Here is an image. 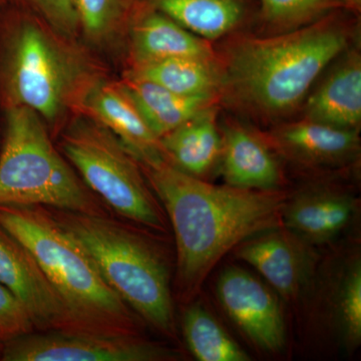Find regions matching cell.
I'll use <instances>...</instances> for the list:
<instances>
[{
    "mask_svg": "<svg viewBox=\"0 0 361 361\" xmlns=\"http://www.w3.org/2000/svg\"><path fill=\"white\" fill-rule=\"evenodd\" d=\"M174 230L178 286L192 293L227 252L281 227L285 194L216 186L165 158L137 161Z\"/></svg>",
    "mask_w": 361,
    "mask_h": 361,
    "instance_id": "6da1fadb",
    "label": "cell"
},
{
    "mask_svg": "<svg viewBox=\"0 0 361 361\" xmlns=\"http://www.w3.org/2000/svg\"><path fill=\"white\" fill-rule=\"evenodd\" d=\"M324 18L276 37L241 40L230 51L223 85L258 115L290 113L324 68L348 49L346 30Z\"/></svg>",
    "mask_w": 361,
    "mask_h": 361,
    "instance_id": "7a4b0ae2",
    "label": "cell"
},
{
    "mask_svg": "<svg viewBox=\"0 0 361 361\" xmlns=\"http://www.w3.org/2000/svg\"><path fill=\"white\" fill-rule=\"evenodd\" d=\"M0 227L32 254L78 322L92 332L139 334L135 313L47 207L0 205Z\"/></svg>",
    "mask_w": 361,
    "mask_h": 361,
    "instance_id": "3957f363",
    "label": "cell"
},
{
    "mask_svg": "<svg viewBox=\"0 0 361 361\" xmlns=\"http://www.w3.org/2000/svg\"><path fill=\"white\" fill-rule=\"evenodd\" d=\"M49 209L82 244L106 283L130 310L161 334L174 336L168 270L155 247L110 215Z\"/></svg>",
    "mask_w": 361,
    "mask_h": 361,
    "instance_id": "277c9868",
    "label": "cell"
},
{
    "mask_svg": "<svg viewBox=\"0 0 361 361\" xmlns=\"http://www.w3.org/2000/svg\"><path fill=\"white\" fill-rule=\"evenodd\" d=\"M0 205H37L87 215L108 209L78 179L35 111L13 104L0 155Z\"/></svg>",
    "mask_w": 361,
    "mask_h": 361,
    "instance_id": "5b68a950",
    "label": "cell"
},
{
    "mask_svg": "<svg viewBox=\"0 0 361 361\" xmlns=\"http://www.w3.org/2000/svg\"><path fill=\"white\" fill-rule=\"evenodd\" d=\"M61 146L85 185L109 209L149 229L165 231L160 206L139 163L113 133L80 121L63 134Z\"/></svg>",
    "mask_w": 361,
    "mask_h": 361,
    "instance_id": "8992f818",
    "label": "cell"
},
{
    "mask_svg": "<svg viewBox=\"0 0 361 361\" xmlns=\"http://www.w3.org/2000/svg\"><path fill=\"white\" fill-rule=\"evenodd\" d=\"M169 348L139 334L92 331H32L2 346V361H166Z\"/></svg>",
    "mask_w": 361,
    "mask_h": 361,
    "instance_id": "52a82bcc",
    "label": "cell"
},
{
    "mask_svg": "<svg viewBox=\"0 0 361 361\" xmlns=\"http://www.w3.org/2000/svg\"><path fill=\"white\" fill-rule=\"evenodd\" d=\"M71 75L68 63L47 35L30 23L14 37L8 63L13 104L54 122L63 109Z\"/></svg>",
    "mask_w": 361,
    "mask_h": 361,
    "instance_id": "ba28073f",
    "label": "cell"
},
{
    "mask_svg": "<svg viewBox=\"0 0 361 361\" xmlns=\"http://www.w3.org/2000/svg\"><path fill=\"white\" fill-rule=\"evenodd\" d=\"M0 283L20 301L35 331H89L71 313L32 254L2 227Z\"/></svg>",
    "mask_w": 361,
    "mask_h": 361,
    "instance_id": "9c48e42d",
    "label": "cell"
},
{
    "mask_svg": "<svg viewBox=\"0 0 361 361\" xmlns=\"http://www.w3.org/2000/svg\"><path fill=\"white\" fill-rule=\"evenodd\" d=\"M217 294L227 314L256 345L267 351L283 348L281 307L262 282L240 268H227L218 280Z\"/></svg>",
    "mask_w": 361,
    "mask_h": 361,
    "instance_id": "30bf717a",
    "label": "cell"
},
{
    "mask_svg": "<svg viewBox=\"0 0 361 361\" xmlns=\"http://www.w3.org/2000/svg\"><path fill=\"white\" fill-rule=\"evenodd\" d=\"M279 229L246 240L237 246L236 255L256 268L282 296L293 298L310 278L312 253L307 242Z\"/></svg>",
    "mask_w": 361,
    "mask_h": 361,
    "instance_id": "8fae6325",
    "label": "cell"
},
{
    "mask_svg": "<svg viewBox=\"0 0 361 361\" xmlns=\"http://www.w3.org/2000/svg\"><path fill=\"white\" fill-rule=\"evenodd\" d=\"M221 173L229 186L277 190L281 172L276 159L257 135L241 126H229L222 135Z\"/></svg>",
    "mask_w": 361,
    "mask_h": 361,
    "instance_id": "7c38bea8",
    "label": "cell"
},
{
    "mask_svg": "<svg viewBox=\"0 0 361 361\" xmlns=\"http://www.w3.org/2000/svg\"><path fill=\"white\" fill-rule=\"evenodd\" d=\"M85 106L113 133L137 161L165 157L160 141L121 89L97 85L87 92Z\"/></svg>",
    "mask_w": 361,
    "mask_h": 361,
    "instance_id": "4fadbf2b",
    "label": "cell"
},
{
    "mask_svg": "<svg viewBox=\"0 0 361 361\" xmlns=\"http://www.w3.org/2000/svg\"><path fill=\"white\" fill-rule=\"evenodd\" d=\"M305 118L357 130L361 122V59L357 52L348 54L308 99Z\"/></svg>",
    "mask_w": 361,
    "mask_h": 361,
    "instance_id": "5bb4252c",
    "label": "cell"
},
{
    "mask_svg": "<svg viewBox=\"0 0 361 361\" xmlns=\"http://www.w3.org/2000/svg\"><path fill=\"white\" fill-rule=\"evenodd\" d=\"M275 142L292 159L314 166H332L349 161L357 154V130L341 129L303 120L279 128Z\"/></svg>",
    "mask_w": 361,
    "mask_h": 361,
    "instance_id": "9a60e30c",
    "label": "cell"
},
{
    "mask_svg": "<svg viewBox=\"0 0 361 361\" xmlns=\"http://www.w3.org/2000/svg\"><path fill=\"white\" fill-rule=\"evenodd\" d=\"M348 195L331 191L310 192L286 201L281 224L303 241L323 243L337 236L355 214Z\"/></svg>",
    "mask_w": 361,
    "mask_h": 361,
    "instance_id": "2e32d148",
    "label": "cell"
},
{
    "mask_svg": "<svg viewBox=\"0 0 361 361\" xmlns=\"http://www.w3.org/2000/svg\"><path fill=\"white\" fill-rule=\"evenodd\" d=\"M132 49L135 66L174 58L214 59L206 39L149 6L133 28Z\"/></svg>",
    "mask_w": 361,
    "mask_h": 361,
    "instance_id": "e0dca14e",
    "label": "cell"
},
{
    "mask_svg": "<svg viewBox=\"0 0 361 361\" xmlns=\"http://www.w3.org/2000/svg\"><path fill=\"white\" fill-rule=\"evenodd\" d=\"M158 139L214 106L216 94L185 96L160 85L128 78L120 87Z\"/></svg>",
    "mask_w": 361,
    "mask_h": 361,
    "instance_id": "ac0fdd59",
    "label": "cell"
},
{
    "mask_svg": "<svg viewBox=\"0 0 361 361\" xmlns=\"http://www.w3.org/2000/svg\"><path fill=\"white\" fill-rule=\"evenodd\" d=\"M163 155L180 170L200 177L219 161L222 135L215 108L208 109L159 139Z\"/></svg>",
    "mask_w": 361,
    "mask_h": 361,
    "instance_id": "d6986e66",
    "label": "cell"
},
{
    "mask_svg": "<svg viewBox=\"0 0 361 361\" xmlns=\"http://www.w3.org/2000/svg\"><path fill=\"white\" fill-rule=\"evenodd\" d=\"M202 39L215 40L236 30L245 18L247 0H146Z\"/></svg>",
    "mask_w": 361,
    "mask_h": 361,
    "instance_id": "ffe728a7",
    "label": "cell"
},
{
    "mask_svg": "<svg viewBox=\"0 0 361 361\" xmlns=\"http://www.w3.org/2000/svg\"><path fill=\"white\" fill-rule=\"evenodd\" d=\"M129 78L160 85L185 96L216 94L223 87V71L215 59L174 58L137 65Z\"/></svg>",
    "mask_w": 361,
    "mask_h": 361,
    "instance_id": "44dd1931",
    "label": "cell"
},
{
    "mask_svg": "<svg viewBox=\"0 0 361 361\" xmlns=\"http://www.w3.org/2000/svg\"><path fill=\"white\" fill-rule=\"evenodd\" d=\"M188 348L201 361H248L250 357L200 305L188 308L183 317Z\"/></svg>",
    "mask_w": 361,
    "mask_h": 361,
    "instance_id": "7402d4cb",
    "label": "cell"
},
{
    "mask_svg": "<svg viewBox=\"0 0 361 361\" xmlns=\"http://www.w3.org/2000/svg\"><path fill=\"white\" fill-rule=\"evenodd\" d=\"M260 4L266 23L284 30L311 25L344 7L341 0H260Z\"/></svg>",
    "mask_w": 361,
    "mask_h": 361,
    "instance_id": "603a6c76",
    "label": "cell"
},
{
    "mask_svg": "<svg viewBox=\"0 0 361 361\" xmlns=\"http://www.w3.org/2000/svg\"><path fill=\"white\" fill-rule=\"evenodd\" d=\"M132 0H77L80 23L90 37L99 39L113 30Z\"/></svg>",
    "mask_w": 361,
    "mask_h": 361,
    "instance_id": "cb8c5ba5",
    "label": "cell"
},
{
    "mask_svg": "<svg viewBox=\"0 0 361 361\" xmlns=\"http://www.w3.org/2000/svg\"><path fill=\"white\" fill-rule=\"evenodd\" d=\"M342 331L349 344L356 345L361 337V267L356 262L342 283L338 299Z\"/></svg>",
    "mask_w": 361,
    "mask_h": 361,
    "instance_id": "d4e9b609",
    "label": "cell"
},
{
    "mask_svg": "<svg viewBox=\"0 0 361 361\" xmlns=\"http://www.w3.org/2000/svg\"><path fill=\"white\" fill-rule=\"evenodd\" d=\"M35 331L30 316L16 296L0 283V344Z\"/></svg>",
    "mask_w": 361,
    "mask_h": 361,
    "instance_id": "484cf974",
    "label": "cell"
},
{
    "mask_svg": "<svg viewBox=\"0 0 361 361\" xmlns=\"http://www.w3.org/2000/svg\"><path fill=\"white\" fill-rule=\"evenodd\" d=\"M54 27L63 32H73L80 20L77 0H28Z\"/></svg>",
    "mask_w": 361,
    "mask_h": 361,
    "instance_id": "4316f807",
    "label": "cell"
},
{
    "mask_svg": "<svg viewBox=\"0 0 361 361\" xmlns=\"http://www.w3.org/2000/svg\"><path fill=\"white\" fill-rule=\"evenodd\" d=\"M341 1L344 7L348 8L355 9V11L360 8L361 0H341Z\"/></svg>",
    "mask_w": 361,
    "mask_h": 361,
    "instance_id": "83f0119b",
    "label": "cell"
},
{
    "mask_svg": "<svg viewBox=\"0 0 361 361\" xmlns=\"http://www.w3.org/2000/svg\"><path fill=\"white\" fill-rule=\"evenodd\" d=\"M2 346H4V344H0V355H1Z\"/></svg>",
    "mask_w": 361,
    "mask_h": 361,
    "instance_id": "f1b7e54d",
    "label": "cell"
}]
</instances>
